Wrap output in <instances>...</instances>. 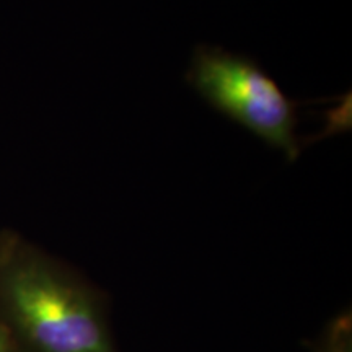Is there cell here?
Segmentation results:
<instances>
[{
	"label": "cell",
	"mask_w": 352,
	"mask_h": 352,
	"mask_svg": "<svg viewBox=\"0 0 352 352\" xmlns=\"http://www.w3.org/2000/svg\"><path fill=\"white\" fill-rule=\"evenodd\" d=\"M0 324L16 352H120L100 289L10 236L0 241Z\"/></svg>",
	"instance_id": "obj_1"
},
{
	"label": "cell",
	"mask_w": 352,
	"mask_h": 352,
	"mask_svg": "<svg viewBox=\"0 0 352 352\" xmlns=\"http://www.w3.org/2000/svg\"><path fill=\"white\" fill-rule=\"evenodd\" d=\"M0 352H16L10 334L3 328V324H0Z\"/></svg>",
	"instance_id": "obj_3"
},
{
	"label": "cell",
	"mask_w": 352,
	"mask_h": 352,
	"mask_svg": "<svg viewBox=\"0 0 352 352\" xmlns=\"http://www.w3.org/2000/svg\"><path fill=\"white\" fill-rule=\"evenodd\" d=\"M188 80L223 116L280 148L289 160L298 157L296 103L256 60L222 47L199 46L192 54Z\"/></svg>",
	"instance_id": "obj_2"
}]
</instances>
